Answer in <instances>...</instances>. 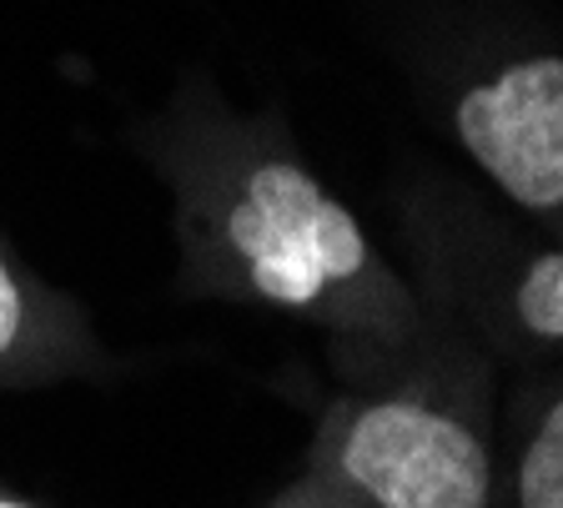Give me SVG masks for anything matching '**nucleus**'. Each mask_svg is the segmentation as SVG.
<instances>
[{
  "label": "nucleus",
  "mask_w": 563,
  "mask_h": 508,
  "mask_svg": "<svg viewBox=\"0 0 563 508\" xmlns=\"http://www.w3.org/2000/svg\"><path fill=\"white\" fill-rule=\"evenodd\" d=\"M227 236L246 262L252 287L277 308H312L373 257L347 207L287 162L257 166L246 177L242 201L227 217Z\"/></svg>",
  "instance_id": "nucleus-1"
},
{
  "label": "nucleus",
  "mask_w": 563,
  "mask_h": 508,
  "mask_svg": "<svg viewBox=\"0 0 563 508\" xmlns=\"http://www.w3.org/2000/svg\"><path fill=\"white\" fill-rule=\"evenodd\" d=\"M514 308L533 338H563V252H549L528 267L514 292Z\"/></svg>",
  "instance_id": "nucleus-5"
},
{
  "label": "nucleus",
  "mask_w": 563,
  "mask_h": 508,
  "mask_svg": "<svg viewBox=\"0 0 563 508\" xmlns=\"http://www.w3.org/2000/svg\"><path fill=\"white\" fill-rule=\"evenodd\" d=\"M457 136L518 207H563V56L508 66L457 107Z\"/></svg>",
  "instance_id": "nucleus-3"
},
{
  "label": "nucleus",
  "mask_w": 563,
  "mask_h": 508,
  "mask_svg": "<svg viewBox=\"0 0 563 508\" xmlns=\"http://www.w3.org/2000/svg\"><path fill=\"white\" fill-rule=\"evenodd\" d=\"M342 473L377 508H488V453L448 413L373 402L342 438Z\"/></svg>",
  "instance_id": "nucleus-2"
},
{
  "label": "nucleus",
  "mask_w": 563,
  "mask_h": 508,
  "mask_svg": "<svg viewBox=\"0 0 563 508\" xmlns=\"http://www.w3.org/2000/svg\"><path fill=\"white\" fill-rule=\"evenodd\" d=\"M0 508H25V504H15V498H0Z\"/></svg>",
  "instance_id": "nucleus-7"
},
{
  "label": "nucleus",
  "mask_w": 563,
  "mask_h": 508,
  "mask_svg": "<svg viewBox=\"0 0 563 508\" xmlns=\"http://www.w3.org/2000/svg\"><path fill=\"white\" fill-rule=\"evenodd\" d=\"M518 504L523 508H563V398L543 418L539 438L518 463Z\"/></svg>",
  "instance_id": "nucleus-4"
},
{
  "label": "nucleus",
  "mask_w": 563,
  "mask_h": 508,
  "mask_svg": "<svg viewBox=\"0 0 563 508\" xmlns=\"http://www.w3.org/2000/svg\"><path fill=\"white\" fill-rule=\"evenodd\" d=\"M15 332H21V287L0 262V353L15 343Z\"/></svg>",
  "instance_id": "nucleus-6"
}]
</instances>
